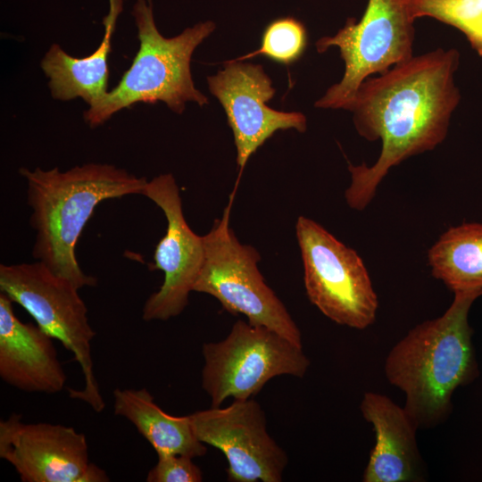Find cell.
<instances>
[{"instance_id":"cell-1","label":"cell","mask_w":482,"mask_h":482,"mask_svg":"<svg viewBox=\"0 0 482 482\" xmlns=\"http://www.w3.org/2000/svg\"><path fill=\"white\" fill-rule=\"evenodd\" d=\"M458 64L457 50L438 48L362 83L348 111L358 134L380 140L381 151L371 166L349 163L345 197L350 208L364 210L391 168L445 140L460 100L454 83Z\"/></svg>"},{"instance_id":"cell-2","label":"cell","mask_w":482,"mask_h":482,"mask_svg":"<svg viewBox=\"0 0 482 482\" xmlns=\"http://www.w3.org/2000/svg\"><path fill=\"white\" fill-rule=\"evenodd\" d=\"M19 172L27 181L32 210L33 258L79 289L96 286V278L83 272L76 257L82 230L102 201L143 195L148 180L106 163H86L65 171L21 168Z\"/></svg>"},{"instance_id":"cell-3","label":"cell","mask_w":482,"mask_h":482,"mask_svg":"<svg viewBox=\"0 0 482 482\" xmlns=\"http://www.w3.org/2000/svg\"><path fill=\"white\" fill-rule=\"evenodd\" d=\"M478 296L454 293L443 315L412 328L386 356V377L404 394L403 408L419 428L441 423L454 390L477 374L468 315Z\"/></svg>"},{"instance_id":"cell-4","label":"cell","mask_w":482,"mask_h":482,"mask_svg":"<svg viewBox=\"0 0 482 482\" xmlns=\"http://www.w3.org/2000/svg\"><path fill=\"white\" fill-rule=\"evenodd\" d=\"M132 15L138 51L119 84L84 112V120L92 128L137 103L162 101L176 113L184 112L187 102L200 106L208 104L195 87L190 63L195 49L215 29V23L200 22L176 37H164L155 25L151 0H137Z\"/></svg>"},{"instance_id":"cell-5","label":"cell","mask_w":482,"mask_h":482,"mask_svg":"<svg viewBox=\"0 0 482 482\" xmlns=\"http://www.w3.org/2000/svg\"><path fill=\"white\" fill-rule=\"evenodd\" d=\"M232 197L220 219L203 236L204 256L193 291L215 297L232 315L276 331L303 346L301 332L258 269V251L241 244L229 227Z\"/></svg>"},{"instance_id":"cell-6","label":"cell","mask_w":482,"mask_h":482,"mask_svg":"<svg viewBox=\"0 0 482 482\" xmlns=\"http://www.w3.org/2000/svg\"><path fill=\"white\" fill-rule=\"evenodd\" d=\"M0 290L25 309L40 328L73 354L85 383L80 390L70 389V396L101 412L105 403L94 375L91 353L96 332L89 324L87 308L79 295V288L37 261L1 264Z\"/></svg>"},{"instance_id":"cell-7","label":"cell","mask_w":482,"mask_h":482,"mask_svg":"<svg viewBox=\"0 0 482 482\" xmlns=\"http://www.w3.org/2000/svg\"><path fill=\"white\" fill-rule=\"evenodd\" d=\"M417 0H369L360 21L349 18L333 37L316 42L319 53L331 46L345 62L342 79L315 103L319 108L349 110L362 83L411 59Z\"/></svg>"},{"instance_id":"cell-8","label":"cell","mask_w":482,"mask_h":482,"mask_svg":"<svg viewBox=\"0 0 482 482\" xmlns=\"http://www.w3.org/2000/svg\"><path fill=\"white\" fill-rule=\"evenodd\" d=\"M202 353V387L212 407L228 397L249 399L276 376L303 378L310 365L303 346L244 320H237L225 339L204 343Z\"/></svg>"},{"instance_id":"cell-9","label":"cell","mask_w":482,"mask_h":482,"mask_svg":"<svg viewBox=\"0 0 482 482\" xmlns=\"http://www.w3.org/2000/svg\"><path fill=\"white\" fill-rule=\"evenodd\" d=\"M307 296L337 324L364 329L373 324L378 300L356 251L303 216L295 225Z\"/></svg>"},{"instance_id":"cell-10","label":"cell","mask_w":482,"mask_h":482,"mask_svg":"<svg viewBox=\"0 0 482 482\" xmlns=\"http://www.w3.org/2000/svg\"><path fill=\"white\" fill-rule=\"evenodd\" d=\"M189 417L197 438L225 455L228 480L282 481L288 458L267 432L265 413L256 401L234 400L226 408L212 406Z\"/></svg>"},{"instance_id":"cell-11","label":"cell","mask_w":482,"mask_h":482,"mask_svg":"<svg viewBox=\"0 0 482 482\" xmlns=\"http://www.w3.org/2000/svg\"><path fill=\"white\" fill-rule=\"evenodd\" d=\"M143 195L162 210L167 228L154 254V269L164 273V280L145 301L142 317L145 321L167 320L179 315L188 303L204 261V237L187 225L179 189L171 174L147 181Z\"/></svg>"},{"instance_id":"cell-12","label":"cell","mask_w":482,"mask_h":482,"mask_svg":"<svg viewBox=\"0 0 482 482\" xmlns=\"http://www.w3.org/2000/svg\"><path fill=\"white\" fill-rule=\"evenodd\" d=\"M207 81L233 131L240 170L277 130L294 129L301 133L306 130V118L303 113L280 112L267 105L275 88L262 65L229 61L222 70L209 76Z\"/></svg>"},{"instance_id":"cell-13","label":"cell","mask_w":482,"mask_h":482,"mask_svg":"<svg viewBox=\"0 0 482 482\" xmlns=\"http://www.w3.org/2000/svg\"><path fill=\"white\" fill-rule=\"evenodd\" d=\"M0 458L22 482H81L90 464L84 434L61 424L25 423L17 413L0 421Z\"/></svg>"},{"instance_id":"cell-14","label":"cell","mask_w":482,"mask_h":482,"mask_svg":"<svg viewBox=\"0 0 482 482\" xmlns=\"http://www.w3.org/2000/svg\"><path fill=\"white\" fill-rule=\"evenodd\" d=\"M12 301L0 293V377L27 393L57 394L67 377L54 338L36 323H24L15 315Z\"/></svg>"},{"instance_id":"cell-15","label":"cell","mask_w":482,"mask_h":482,"mask_svg":"<svg viewBox=\"0 0 482 482\" xmlns=\"http://www.w3.org/2000/svg\"><path fill=\"white\" fill-rule=\"evenodd\" d=\"M360 409L375 432V445L364 470V482H409L423 478L416 441L419 428L403 407L373 392L363 395Z\"/></svg>"},{"instance_id":"cell-16","label":"cell","mask_w":482,"mask_h":482,"mask_svg":"<svg viewBox=\"0 0 482 482\" xmlns=\"http://www.w3.org/2000/svg\"><path fill=\"white\" fill-rule=\"evenodd\" d=\"M121 10L122 0H110V11L104 20V37L91 54L76 58L57 44L49 47L40 65L49 79L48 86L53 98L62 101L81 98L90 106L108 92L107 59L116 21Z\"/></svg>"},{"instance_id":"cell-17","label":"cell","mask_w":482,"mask_h":482,"mask_svg":"<svg viewBox=\"0 0 482 482\" xmlns=\"http://www.w3.org/2000/svg\"><path fill=\"white\" fill-rule=\"evenodd\" d=\"M114 413L132 423L157 455L204 456L207 448L193 428L189 415L173 416L156 404L146 388L113 391Z\"/></svg>"},{"instance_id":"cell-18","label":"cell","mask_w":482,"mask_h":482,"mask_svg":"<svg viewBox=\"0 0 482 482\" xmlns=\"http://www.w3.org/2000/svg\"><path fill=\"white\" fill-rule=\"evenodd\" d=\"M428 263L453 293L482 295V223L448 229L428 251Z\"/></svg>"},{"instance_id":"cell-19","label":"cell","mask_w":482,"mask_h":482,"mask_svg":"<svg viewBox=\"0 0 482 482\" xmlns=\"http://www.w3.org/2000/svg\"><path fill=\"white\" fill-rule=\"evenodd\" d=\"M416 12L458 29L482 55V0H417Z\"/></svg>"},{"instance_id":"cell-20","label":"cell","mask_w":482,"mask_h":482,"mask_svg":"<svg viewBox=\"0 0 482 482\" xmlns=\"http://www.w3.org/2000/svg\"><path fill=\"white\" fill-rule=\"evenodd\" d=\"M307 33L303 24L293 17L279 18L271 21L264 29L260 47L236 61H245L257 55L273 62L289 65L303 54Z\"/></svg>"},{"instance_id":"cell-21","label":"cell","mask_w":482,"mask_h":482,"mask_svg":"<svg viewBox=\"0 0 482 482\" xmlns=\"http://www.w3.org/2000/svg\"><path fill=\"white\" fill-rule=\"evenodd\" d=\"M201 469L193 458L181 454L158 455L157 463L148 471L147 482H200Z\"/></svg>"}]
</instances>
